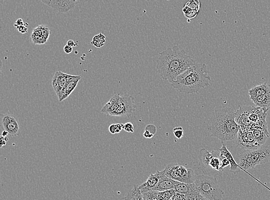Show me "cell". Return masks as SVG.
<instances>
[{"instance_id":"1","label":"cell","mask_w":270,"mask_h":200,"mask_svg":"<svg viewBox=\"0 0 270 200\" xmlns=\"http://www.w3.org/2000/svg\"><path fill=\"white\" fill-rule=\"evenodd\" d=\"M157 68L163 80L170 83L183 72L197 63L193 58L177 46L168 48L159 53Z\"/></svg>"},{"instance_id":"2","label":"cell","mask_w":270,"mask_h":200,"mask_svg":"<svg viewBox=\"0 0 270 200\" xmlns=\"http://www.w3.org/2000/svg\"><path fill=\"white\" fill-rule=\"evenodd\" d=\"M235 113L230 108L215 110L207 123L209 136L216 137L222 143L236 140L240 127L235 120Z\"/></svg>"},{"instance_id":"3","label":"cell","mask_w":270,"mask_h":200,"mask_svg":"<svg viewBox=\"0 0 270 200\" xmlns=\"http://www.w3.org/2000/svg\"><path fill=\"white\" fill-rule=\"evenodd\" d=\"M211 80L207 65L197 62L178 76L171 84L180 92L193 94L208 87Z\"/></svg>"},{"instance_id":"4","label":"cell","mask_w":270,"mask_h":200,"mask_svg":"<svg viewBox=\"0 0 270 200\" xmlns=\"http://www.w3.org/2000/svg\"><path fill=\"white\" fill-rule=\"evenodd\" d=\"M194 185L203 197L208 200H222L224 194L214 176L200 175L196 176Z\"/></svg>"},{"instance_id":"5","label":"cell","mask_w":270,"mask_h":200,"mask_svg":"<svg viewBox=\"0 0 270 200\" xmlns=\"http://www.w3.org/2000/svg\"><path fill=\"white\" fill-rule=\"evenodd\" d=\"M270 159V147L253 150H244L239 155L238 165L244 171L251 169L259 164L267 163Z\"/></svg>"},{"instance_id":"6","label":"cell","mask_w":270,"mask_h":200,"mask_svg":"<svg viewBox=\"0 0 270 200\" xmlns=\"http://www.w3.org/2000/svg\"><path fill=\"white\" fill-rule=\"evenodd\" d=\"M199 166L205 175L211 176H221L224 170L222 168L220 152L208 151L202 148L199 151Z\"/></svg>"},{"instance_id":"7","label":"cell","mask_w":270,"mask_h":200,"mask_svg":"<svg viewBox=\"0 0 270 200\" xmlns=\"http://www.w3.org/2000/svg\"><path fill=\"white\" fill-rule=\"evenodd\" d=\"M164 174L174 181L194 184L196 179L194 172L191 168H187L178 164L170 163L163 170Z\"/></svg>"},{"instance_id":"8","label":"cell","mask_w":270,"mask_h":200,"mask_svg":"<svg viewBox=\"0 0 270 200\" xmlns=\"http://www.w3.org/2000/svg\"><path fill=\"white\" fill-rule=\"evenodd\" d=\"M134 98L128 94L120 95L119 107L111 116L130 118L136 111Z\"/></svg>"},{"instance_id":"9","label":"cell","mask_w":270,"mask_h":200,"mask_svg":"<svg viewBox=\"0 0 270 200\" xmlns=\"http://www.w3.org/2000/svg\"><path fill=\"white\" fill-rule=\"evenodd\" d=\"M237 139L238 145L244 150H253L261 147L254 138L252 130L240 129Z\"/></svg>"},{"instance_id":"10","label":"cell","mask_w":270,"mask_h":200,"mask_svg":"<svg viewBox=\"0 0 270 200\" xmlns=\"http://www.w3.org/2000/svg\"><path fill=\"white\" fill-rule=\"evenodd\" d=\"M1 126L4 131H7L11 136H17L20 134V127L13 116L2 114Z\"/></svg>"},{"instance_id":"11","label":"cell","mask_w":270,"mask_h":200,"mask_svg":"<svg viewBox=\"0 0 270 200\" xmlns=\"http://www.w3.org/2000/svg\"><path fill=\"white\" fill-rule=\"evenodd\" d=\"M235 120L242 130H252L253 125L249 119V107H240L235 113Z\"/></svg>"},{"instance_id":"12","label":"cell","mask_w":270,"mask_h":200,"mask_svg":"<svg viewBox=\"0 0 270 200\" xmlns=\"http://www.w3.org/2000/svg\"><path fill=\"white\" fill-rule=\"evenodd\" d=\"M69 77L70 74L64 73L61 71H58L55 73L53 78L52 85L59 101L61 98L62 93H63Z\"/></svg>"},{"instance_id":"13","label":"cell","mask_w":270,"mask_h":200,"mask_svg":"<svg viewBox=\"0 0 270 200\" xmlns=\"http://www.w3.org/2000/svg\"><path fill=\"white\" fill-rule=\"evenodd\" d=\"M47 6L53 8V9L61 12V13H67L74 9L76 6L77 1H71V0H42Z\"/></svg>"},{"instance_id":"14","label":"cell","mask_w":270,"mask_h":200,"mask_svg":"<svg viewBox=\"0 0 270 200\" xmlns=\"http://www.w3.org/2000/svg\"><path fill=\"white\" fill-rule=\"evenodd\" d=\"M163 175V171H158L155 174H151L149 176L147 181L139 186L140 189L142 193H146L148 191L154 190V188L157 186L160 179L161 178Z\"/></svg>"},{"instance_id":"15","label":"cell","mask_w":270,"mask_h":200,"mask_svg":"<svg viewBox=\"0 0 270 200\" xmlns=\"http://www.w3.org/2000/svg\"><path fill=\"white\" fill-rule=\"evenodd\" d=\"M80 76H73L70 75L68 80L67 83H66V87L64 90L60 102L63 101L66 99V98L70 96V94L72 93L74 89L76 88L78 83L81 79Z\"/></svg>"},{"instance_id":"16","label":"cell","mask_w":270,"mask_h":200,"mask_svg":"<svg viewBox=\"0 0 270 200\" xmlns=\"http://www.w3.org/2000/svg\"><path fill=\"white\" fill-rule=\"evenodd\" d=\"M222 146L221 148L219 149L220 151V155L224 156L225 158L229 160L230 162V170L231 172H232L233 174H237L238 172H240L241 168L238 165L235 160H234L233 157L229 151L227 149L225 144L224 143H222Z\"/></svg>"},{"instance_id":"17","label":"cell","mask_w":270,"mask_h":200,"mask_svg":"<svg viewBox=\"0 0 270 200\" xmlns=\"http://www.w3.org/2000/svg\"><path fill=\"white\" fill-rule=\"evenodd\" d=\"M120 97L119 93H116L113 95L111 99L101 109V113L107 116H111L119 107Z\"/></svg>"},{"instance_id":"18","label":"cell","mask_w":270,"mask_h":200,"mask_svg":"<svg viewBox=\"0 0 270 200\" xmlns=\"http://www.w3.org/2000/svg\"><path fill=\"white\" fill-rule=\"evenodd\" d=\"M177 181H174V180L168 178L163 172V175L162 176L161 178L160 179V181L154 190L157 191H164L171 189H174L175 183Z\"/></svg>"},{"instance_id":"19","label":"cell","mask_w":270,"mask_h":200,"mask_svg":"<svg viewBox=\"0 0 270 200\" xmlns=\"http://www.w3.org/2000/svg\"><path fill=\"white\" fill-rule=\"evenodd\" d=\"M174 190L177 193L187 195L196 191L197 189L194 183L187 184L177 181L175 183Z\"/></svg>"},{"instance_id":"20","label":"cell","mask_w":270,"mask_h":200,"mask_svg":"<svg viewBox=\"0 0 270 200\" xmlns=\"http://www.w3.org/2000/svg\"><path fill=\"white\" fill-rule=\"evenodd\" d=\"M269 93H270V85L266 83L252 87L249 90L248 93L250 98L267 95Z\"/></svg>"},{"instance_id":"21","label":"cell","mask_w":270,"mask_h":200,"mask_svg":"<svg viewBox=\"0 0 270 200\" xmlns=\"http://www.w3.org/2000/svg\"><path fill=\"white\" fill-rule=\"evenodd\" d=\"M257 107L263 109L267 112L270 107V93L267 95H260L256 97H250Z\"/></svg>"},{"instance_id":"22","label":"cell","mask_w":270,"mask_h":200,"mask_svg":"<svg viewBox=\"0 0 270 200\" xmlns=\"http://www.w3.org/2000/svg\"><path fill=\"white\" fill-rule=\"evenodd\" d=\"M252 131L254 138H255L257 143L260 147L263 146L266 141L267 140L269 136L264 131L259 129H253Z\"/></svg>"},{"instance_id":"23","label":"cell","mask_w":270,"mask_h":200,"mask_svg":"<svg viewBox=\"0 0 270 200\" xmlns=\"http://www.w3.org/2000/svg\"><path fill=\"white\" fill-rule=\"evenodd\" d=\"M124 198L127 200H144L142 191L138 185H135Z\"/></svg>"},{"instance_id":"24","label":"cell","mask_w":270,"mask_h":200,"mask_svg":"<svg viewBox=\"0 0 270 200\" xmlns=\"http://www.w3.org/2000/svg\"><path fill=\"white\" fill-rule=\"evenodd\" d=\"M105 42V37L103 34L100 33L93 37L91 44L96 48H101L104 45Z\"/></svg>"},{"instance_id":"25","label":"cell","mask_w":270,"mask_h":200,"mask_svg":"<svg viewBox=\"0 0 270 200\" xmlns=\"http://www.w3.org/2000/svg\"><path fill=\"white\" fill-rule=\"evenodd\" d=\"M174 189L168 190L162 192L158 191L157 198L158 200H170L175 194Z\"/></svg>"},{"instance_id":"26","label":"cell","mask_w":270,"mask_h":200,"mask_svg":"<svg viewBox=\"0 0 270 200\" xmlns=\"http://www.w3.org/2000/svg\"><path fill=\"white\" fill-rule=\"evenodd\" d=\"M183 13L185 15V17L189 19H193L196 18L199 14L198 12L193 10L190 7L186 6L183 8Z\"/></svg>"},{"instance_id":"27","label":"cell","mask_w":270,"mask_h":200,"mask_svg":"<svg viewBox=\"0 0 270 200\" xmlns=\"http://www.w3.org/2000/svg\"><path fill=\"white\" fill-rule=\"evenodd\" d=\"M31 39L35 45H42L45 44L48 41L46 38L41 35H38L32 33L31 34Z\"/></svg>"},{"instance_id":"28","label":"cell","mask_w":270,"mask_h":200,"mask_svg":"<svg viewBox=\"0 0 270 200\" xmlns=\"http://www.w3.org/2000/svg\"><path fill=\"white\" fill-rule=\"evenodd\" d=\"M123 125L124 124H112L109 127V132L113 135L119 133L122 131L123 128Z\"/></svg>"},{"instance_id":"29","label":"cell","mask_w":270,"mask_h":200,"mask_svg":"<svg viewBox=\"0 0 270 200\" xmlns=\"http://www.w3.org/2000/svg\"><path fill=\"white\" fill-rule=\"evenodd\" d=\"M185 6L190 7L193 10L198 12V13L200 11L201 3L198 0H191V1L188 2Z\"/></svg>"},{"instance_id":"30","label":"cell","mask_w":270,"mask_h":200,"mask_svg":"<svg viewBox=\"0 0 270 200\" xmlns=\"http://www.w3.org/2000/svg\"><path fill=\"white\" fill-rule=\"evenodd\" d=\"M173 132L174 136L178 139H181L184 136V131L182 127L175 128Z\"/></svg>"},{"instance_id":"31","label":"cell","mask_w":270,"mask_h":200,"mask_svg":"<svg viewBox=\"0 0 270 200\" xmlns=\"http://www.w3.org/2000/svg\"><path fill=\"white\" fill-rule=\"evenodd\" d=\"M123 129L128 133H134V125L131 123H127L124 124Z\"/></svg>"},{"instance_id":"32","label":"cell","mask_w":270,"mask_h":200,"mask_svg":"<svg viewBox=\"0 0 270 200\" xmlns=\"http://www.w3.org/2000/svg\"><path fill=\"white\" fill-rule=\"evenodd\" d=\"M146 130L150 132L154 136L156 134V133H157L158 131L157 128H156L155 125L154 124L148 125L146 128Z\"/></svg>"},{"instance_id":"33","label":"cell","mask_w":270,"mask_h":200,"mask_svg":"<svg viewBox=\"0 0 270 200\" xmlns=\"http://www.w3.org/2000/svg\"><path fill=\"white\" fill-rule=\"evenodd\" d=\"M171 200H187V196L185 194L177 193L175 192V194L172 197Z\"/></svg>"},{"instance_id":"34","label":"cell","mask_w":270,"mask_h":200,"mask_svg":"<svg viewBox=\"0 0 270 200\" xmlns=\"http://www.w3.org/2000/svg\"><path fill=\"white\" fill-rule=\"evenodd\" d=\"M220 157L221 159L222 168L223 170H224V168L230 165V162L225 156L220 155Z\"/></svg>"},{"instance_id":"35","label":"cell","mask_w":270,"mask_h":200,"mask_svg":"<svg viewBox=\"0 0 270 200\" xmlns=\"http://www.w3.org/2000/svg\"><path fill=\"white\" fill-rule=\"evenodd\" d=\"M42 33L43 36H44L47 39H48L50 34V31L48 27H46L44 25H43Z\"/></svg>"},{"instance_id":"36","label":"cell","mask_w":270,"mask_h":200,"mask_svg":"<svg viewBox=\"0 0 270 200\" xmlns=\"http://www.w3.org/2000/svg\"><path fill=\"white\" fill-rule=\"evenodd\" d=\"M25 25L24 22H23V21L21 19H19L18 20L17 22H16L15 24L14 25V26L17 27V29L19 28L20 26H23Z\"/></svg>"},{"instance_id":"37","label":"cell","mask_w":270,"mask_h":200,"mask_svg":"<svg viewBox=\"0 0 270 200\" xmlns=\"http://www.w3.org/2000/svg\"><path fill=\"white\" fill-rule=\"evenodd\" d=\"M143 136L145 137V138H146V139H152L154 136V135H152V133H151L150 132H148V131H146V130L145 131Z\"/></svg>"},{"instance_id":"38","label":"cell","mask_w":270,"mask_h":200,"mask_svg":"<svg viewBox=\"0 0 270 200\" xmlns=\"http://www.w3.org/2000/svg\"><path fill=\"white\" fill-rule=\"evenodd\" d=\"M65 53L66 54H70L73 52V48L66 45L64 48Z\"/></svg>"},{"instance_id":"39","label":"cell","mask_w":270,"mask_h":200,"mask_svg":"<svg viewBox=\"0 0 270 200\" xmlns=\"http://www.w3.org/2000/svg\"><path fill=\"white\" fill-rule=\"evenodd\" d=\"M195 200H208L205 198L204 197H203V196L199 193L198 191L196 195H195Z\"/></svg>"},{"instance_id":"40","label":"cell","mask_w":270,"mask_h":200,"mask_svg":"<svg viewBox=\"0 0 270 200\" xmlns=\"http://www.w3.org/2000/svg\"><path fill=\"white\" fill-rule=\"evenodd\" d=\"M18 30L20 31L21 33L25 34L27 33V30H28V29L27 28V27L23 26L19 27Z\"/></svg>"},{"instance_id":"41","label":"cell","mask_w":270,"mask_h":200,"mask_svg":"<svg viewBox=\"0 0 270 200\" xmlns=\"http://www.w3.org/2000/svg\"><path fill=\"white\" fill-rule=\"evenodd\" d=\"M0 144H1V148H2L3 146H6L7 142L5 140V137L3 136L0 137Z\"/></svg>"},{"instance_id":"42","label":"cell","mask_w":270,"mask_h":200,"mask_svg":"<svg viewBox=\"0 0 270 200\" xmlns=\"http://www.w3.org/2000/svg\"><path fill=\"white\" fill-rule=\"evenodd\" d=\"M67 45L70 46V47H72V48H73V46H76L77 45V44H75V42H74V41H73V40H69L67 42Z\"/></svg>"},{"instance_id":"43","label":"cell","mask_w":270,"mask_h":200,"mask_svg":"<svg viewBox=\"0 0 270 200\" xmlns=\"http://www.w3.org/2000/svg\"><path fill=\"white\" fill-rule=\"evenodd\" d=\"M8 135H9V133H8L7 131H4L2 133V136L3 137H7Z\"/></svg>"},{"instance_id":"44","label":"cell","mask_w":270,"mask_h":200,"mask_svg":"<svg viewBox=\"0 0 270 200\" xmlns=\"http://www.w3.org/2000/svg\"><path fill=\"white\" fill-rule=\"evenodd\" d=\"M5 140H6V142H8V141H9V138H8V137H5Z\"/></svg>"},{"instance_id":"45","label":"cell","mask_w":270,"mask_h":200,"mask_svg":"<svg viewBox=\"0 0 270 200\" xmlns=\"http://www.w3.org/2000/svg\"><path fill=\"white\" fill-rule=\"evenodd\" d=\"M147 200H158L157 198H154V199H147Z\"/></svg>"},{"instance_id":"46","label":"cell","mask_w":270,"mask_h":200,"mask_svg":"<svg viewBox=\"0 0 270 200\" xmlns=\"http://www.w3.org/2000/svg\"><path fill=\"white\" fill-rule=\"evenodd\" d=\"M123 200H127V199L124 197V199Z\"/></svg>"},{"instance_id":"47","label":"cell","mask_w":270,"mask_h":200,"mask_svg":"<svg viewBox=\"0 0 270 200\" xmlns=\"http://www.w3.org/2000/svg\"><path fill=\"white\" fill-rule=\"evenodd\" d=\"M170 200H171V199H170Z\"/></svg>"}]
</instances>
